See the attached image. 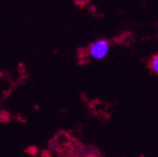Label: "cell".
<instances>
[{
	"instance_id": "obj_1",
	"label": "cell",
	"mask_w": 158,
	"mask_h": 157,
	"mask_svg": "<svg viewBox=\"0 0 158 157\" xmlns=\"http://www.w3.org/2000/svg\"><path fill=\"white\" fill-rule=\"evenodd\" d=\"M109 43L106 40H98L90 46V54L94 59L104 58L109 52Z\"/></svg>"
},
{
	"instance_id": "obj_2",
	"label": "cell",
	"mask_w": 158,
	"mask_h": 157,
	"mask_svg": "<svg viewBox=\"0 0 158 157\" xmlns=\"http://www.w3.org/2000/svg\"><path fill=\"white\" fill-rule=\"evenodd\" d=\"M152 68L158 73V55H156L152 61Z\"/></svg>"
},
{
	"instance_id": "obj_3",
	"label": "cell",
	"mask_w": 158,
	"mask_h": 157,
	"mask_svg": "<svg viewBox=\"0 0 158 157\" xmlns=\"http://www.w3.org/2000/svg\"><path fill=\"white\" fill-rule=\"evenodd\" d=\"M37 147H30L28 150H27V151L31 154V155H35L36 153H37Z\"/></svg>"
},
{
	"instance_id": "obj_4",
	"label": "cell",
	"mask_w": 158,
	"mask_h": 157,
	"mask_svg": "<svg viewBox=\"0 0 158 157\" xmlns=\"http://www.w3.org/2000/svg\"><path fill=\"white\" fill-rule=\"evenodd\" d=\"M89 157H93V156H89Z\"/></svg>"
}]
</instances>
